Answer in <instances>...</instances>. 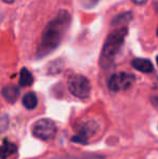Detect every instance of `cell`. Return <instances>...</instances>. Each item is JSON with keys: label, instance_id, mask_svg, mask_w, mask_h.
I'll return each mask as SVG.
<instances>
[{"label": "cell", "instance_id": "8", "mask_svg": "<svg viewBox=\"0 0 158 159\" xmlns=\"http://www.w3.org/2000/svg\"><path fill=\"white\" fill-rule=\"evenodd\" d=\"M131 65L133 66V68L142 73H152L154 69L152 62L146 59H134L131 62Z\"/></svg>", "mask_w": 158, "mask_h": 159}, {"label": "cell", "instance_id": "14", "mask_svg": "<svg viewBox=\"0 0 158 159\" xmlns=\"http://www.w3.org/2000/svg\"><path fill=\"white\" fill-rule=\"evenodd\" d=\"M3 2H6V3H13L14 1H16V0H2Z\"/></svg>", "mask_w": 158, "mask_h": 159}, {"label": "cell", "instance_id": "3", "mask_svg": "<svg viewBox=\"0 0 158 159\" xmlns=\"http://www.w3.org/2000/svg\"><path fill=\"white\" fill-rule=\"evenodd\" d=\"M67 87L73 95L79 98H88L90 94V81L82 75H73L68 78Z\"/></svg>", "mask_w": 158, "mask_h": 159}, {"label": "cell", "instance_id": "9", "mask_svg": "<svg viewBox=\"0 0 158 159\" xmlns=\"http://www.w3.org/2000/svg\"><path fill=\"white\" fill-rule=\"evenodd\" d=\"M2 95L8 102L14 103L20 95V90L16 86H7L2 89Z\"/></svg>", "mask_w": 158, "mask_h": 159}, {"label": "cell", "instance_id": "15", "mask_svg": "<svg viewBox=\"0 0 158 159\" xmlns=\"http://www.w3.org/2000/svg\"><path fill=\"white\" fill-rule=\"evenodd\" d=\"M156 62H157V65H158V57H156Z\"/></svg>", "mask_w": 158, "mask_h": 159}, {"label": "cell", "instance_id": "13", "mask_svg": "<svg viewBox=\"0 0 158 159\" xmlns=\"http://www.w3.org/2000/svg\"><path fill=\"white\" fill-rule=\"evenodd\" d=\"M132 1L134 2V3H137V4H144L146 1H147V0H132Z\"/></svg>", "mask_w": 158, "mask_h": 159}, {"label": "cell", "instance_id": "2", "mask_svg": "<svg viewBox=\"0 0 158 159\" xmlns=\"http://www.w3.org/2000/svg\"><path fill=\"white\" fill-rule=\"evenodd\" d=\"M128 34V28L127 27H120L113 32L106 38L105 43H104L103 50L101 54V61L102 63H107V62L113 61L116 54L119 52L122 43L124 41V38L127 37Z\"/></svg>", "mask_w": 158, "mask_h": 159}, {"label": "cell", "instance_id": "5", "mask_svg": "<svg viewBox=\"0 0 158 159\" xmlns=\"http://www.w3.org/2000/svg\"><path fill=\"white\" fill-rule=\"evenodd\" d=\"M134 79V76L128 73L115 74L108 80V88L111 91H114V92L128 90L133 84Z\"/></svg>", "mask_w": 158, "mask_h": 159}, {"label": "cell", "instance_id": "1", "mask_svg": "<svg viewBox=\"0 0 158 159\" xmlns=\"http://www.w3.org/2000/svg\"><path fill=\"white\" fill-rule=\"evenodd\" d=\"M70 22V15L67 11L61 10L56 16L44 27L41 40L37 49V57H42L51 53L63 39Z\"/></svg>", "mask_w": 158, "mask_h": 159}, {"label": "cell", "instance_id": "4", "mask_svg": "<svg viewBox=\"0 0 158 159\" xmlns=\"http://www.w3.org/2000/svg\"><path fill=\"white\" fill-rule=\"evenodd\" d=\"M33 133L40 140H51L56 134V125L51 119L43 118V119H40L35 122L34 127H33Z\"/></svg>", "mask_w": 158, "mask_h": 159}, {"label": "cell", "instance_id": "11", "mask_svg": "<svg viewBox=\"0 0 158 159\" xmlns=\"http://www.w3.org/2000/svg\"><path fill=\"white\" fill-rule=\"evenodd\" d=\"M37 104H38V100H37V95L35 94L34 92H28L24 95L23 105L25 108L34 109V108H36Z\"/></svg>", "mask_w": 158, "mask_h": 159}, {"label": "cell", "instance_id": "10", "mask_svg": "<svg viewBox=\"0 0 158 159\" xmlns=\"http://www.w3.org/2000/svg\"><path fill=\"white\" fill-rule=\"evenodd\" d=\"M33 82H34V77H33L32 73L27 68H22L21 73H20V86L29 87L33 84Z\"/></svg>", "mask_w": 158, "mask_h": 159}, {"label": "cell", "instance_id": "16", "mask_svg": "<svg viewBox=\"0 0 158 159\" xmlns=\"http://www.w3.org/2000/svg\"><path fill=\"white\" fill-rule=\"evenodd\" d=\"M157 36H158V28H157Z\"/></svg>", "mask_w": 158, "mask_h": 159}, {"label": "cell", "instance_id": "6", "mask_svg": "<svg viewBox=\"0 0 158 159\" xmlns=\"http://www.w3.org/2000/svg\"><path fill=\"white\" fill-rule=\"evenodd\" d=\"M97 127L94 121H88L80 128V131L77 135L73 136L72 142L80 143V144H86L88 142V139L92 136L97 132Z\"/></svg>", "mask_w": 158, "mask_h": 159}, {"label": "cell", "instance_id": "12", "mask_svg": "<svg viewBox=\"0 0 158 159\" xmlns=\"http://www.w3.org/2000/svg\"><path fill=\"white\" fill-rule=\"evenodd\" d=\"M131 20H132V13L131 12L122 13V14H119L118 16H116L113 20L112 24L113 25H121V24H127Z\"/></svg>", "mask_w": 158, "mask_h": 159}, {"label": "cell", "instance_id": "17", "mask_svg": "<svg viewBox=\"0 0 158 159\" xmlns=\"http://www.w3.org/2000/svg\"><path fill=\"white\" fill-rule=\"evenodd\" d=\"M157 101H158V98H157Z\"/></svg>", "mask_w": 158, "mask_h": 159}, {"label": "cell", "instance_id": "7", "mask_svg": "<svg viewBox=\"0 0 158 159\" xmlns=\"http://www.w3.org/2000/svg\"><path fill=\"white\" fill-rule=\"evenodd\" d=\"M17 152V146L14 143H11L10 141L4 140L2 145L0 146V158L1 159H7L11 157L12 155L16 154Z\"/></svg>", "mask_w": 158, "mask_h": 159}]
</instances>
